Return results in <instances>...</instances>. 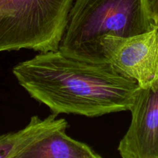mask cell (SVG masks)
I'll use <instances>...</instances> for the list:
<instances>
[{
	"label": "cell",
	"mask_w": 158,
	"mask_h": 158,
	"mask_svg": "<svg viewBox=\"0 0 158 158\" xmlns=\"http://www.w3.org/2000/svg\"><path fill=\"white\" fill-rule=\"evenodd\" d=\"M153 22L158 26V0H147Z\"/></svg>",
	"instance_id": "52a82bcc"
},
{
	"label": "cell",
	"mask_w": 158,
	"mask_h": 158,
	"mask_svg": "<svg viewBox=\"0 0 158 158\" xmlns=\"http://www.w3.org/2000/svg\"><path fill=\"white\" fill-rule=\"evenodd\" d=\"M67 129L55 131L26 151L21 158H100L91 147L71 138Z\"/></svg>",
	"instance_id": "8992f818"
},
{
	"label": "cell",
	"mask_w": 158,
	"mask_h": 158,
	"mask_svg": "<svg viewBox=\"0 0 158 158\" xmlns=\"http://www.w3.org/2000/svg\"><path fill=\"white\" fill-rule=\"evenodd\" d=\"M156 26L147 0H74L59 50L98 63L101 37L133 36Z\"/></svg>",
	"instance_id": "7a4b0ae2"
},
{
	"label": "cell",
	"mask_w": 158,
	"mask_h": 158,
	"mask_svg": "<svg viewBox=\"0 0 158 158\" xmlns=\"http://www.w3.org/2000/svg\"><path fill=\"white\" fill-rule=\"evenodd\" d=\"M131 123L118 146L122 158H158V86L139 89Z\"/></svg>",
	"instance_id": "277c9868"
},
{
	"label": "cell",
	"mask_w": 158,
	"mask_h": 158,
	"mask_svg": "<svg viewBox=\"0 0 158 158\" xmlns=\"http://www.w3.org/2000/svg\"><path fill=\"white\" fill-rule=\"evenodd\" d=\"M53 113L45 119L37 115L31 117L29 123L15 132L0 134V158H21L26 151L55 131L67 129L64 118H57Z\"/></svg>",
	"instance_id": "5b68a950"
},
{
	"label": "cell",
	"mask_w": 158,
	"mask_h": 158,
	"mask_svg": "<svg viewBox=\"0 0 158 158\" xmlns=\"http://www.w3.org/2000/svg\"><path fill=\"white\" fill-rule=\"evenodd\" d=\"M97 53L98 63H109L141 89L158 86V26L133 36L101 37Z\"/></svg>",
	"instance_id": "3957f363"
},
{
	"label": "cell",
	"mask_w": 158,
	"mask_h": 158,
	"mask_svg": "<svg viewBox=\"0 0 158 158\" xmlns=\"http://www.w3.org/2000/svg\"><path fill=\"white\" fill-rule=\"evenodd\" d=\"M12 74L29 97L57 115L97 117L129 111L140 89L109 63L73 58L59 49L19 63Z\"/></svg>",
	"instance_id": "6da1fadb"
}]
</instances>
